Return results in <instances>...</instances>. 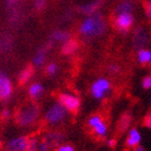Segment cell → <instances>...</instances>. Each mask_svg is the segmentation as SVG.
<instances>
[{
	"label": "cell",
	"mask_w": 151,
	"mask_h": 151,
	"mask_svg": "<svg viewBox=\"0 0 151 151\" xmlns=\"http://www.w3.org/2000/svg\"><path fill=\"white\" fill-rule=\"evenodd\" d=\"M142 125L146 128L151 129V111H149L142 119Z\"/></svg>",
	"instance_id": "d4e9b609"
},
{
	"label": "cell",
	"mask_w": 151,
	"mask_h": 151,
	"mask_svg": "<svg viewBox=\"0 0 151 151\" xmlns=\"http://www.w3.org/2000/svg\"><path fill=\"white\" fill-rule=\"evenodd\" d=\"M12 93V84L4 74H0V100L9 99Z\"/></svg>",
	"instance_id": "30bf717a"
},
{
	"label": "cell",
	"mask_w": 151,
	"mask_h": 151,
	"mask_svg": "<svg viewBox=\"0 0 151 151\" xmlns=\"http://www.w3.org/2000/svg\"><path fill=\"white\" fill-rule=\"evenodd\" d=\"M54 40L56 41H61V42H67L69 40V33L64 31H56L52 35Z\"/></svg>",
	"instance_id": "ffe728a7"
},
{
	"label": "cell",
	"mask_w": 151,
	"mask_h": 151,
	"mask_svg": "<svg viewBox=\"0 0 151 151\" xmlns=\"http://www.w3.org/2000/svg\"><path fill=\"white\" fill-rule=\"evenodd\" d=\"M44 59H45V52H44V50H42V52H40L38 55L35 57L33 62H35V64H37V65H41V64L44 62Z\"/></svg>",
	"instance_id": "603a6c76"
},
{
	"label": "cell",
	"mask_w": 151,
	"mask_h": 151,
	"mask_svg": "<svg viewBox=\"0 0 151 151\" xmlns=\"http://www.w3.org/2000/svg\"><path fill=\"white\" fill-rule=\"evenodd\" d=\"M65 114H67V108L61 103H57V104L52 105L50 108V111L46 113L45 119L50 123H57L63 119L65 117Z\"/></svg>",
	"instance_id": "5b68a950"
},
{
	"label": "cell",
	"mask_w": 151,
	"mask_h": 151,
	"mask_svg": "<svg viewBox=\"0 0 151 151\" xmlns=\"http://www.w3.org/2000/svg\"><path fill=\"white\" fill-rule=\"evenodd\" d=\"M39 115V108L35 105H26L15 113V120L20 125H28L35 120Z\"/></svg>",
	"instance_id": "7a4b0ae2"
},
{
	"label": "cell",
	"mask_w": 151,
	"mask_h": 151,
	"mask_svg": "<svg viewBox=\"0 0 151 151\" xmlns=\"http://www.w3.org/2000/svg\"><path fill=\"white\" fill-rule=\"evenodd\" d=\"M132 10H133V4H132L130 1L124 0V1H122L120 4H118L117 8H115L111 17L118 16V15H120V14H124V13H131Z\"/></svg>",
	"instance_id": "4fadbf2b"
},
{
	"label": "cell",
	"mask_w": 151,
	"mask_h": 151,
	"mask_svg": "<svg viewBox=\"0 0 151 151\" xmlns=\"http://www.w3.org/2000/svg\"><path fill=\"white\" fill-rule=\"evenodd\" d=\"M142 88L144 89H150L151 88V75H147L142 78Z\"/></svg>",
	"instance_id": "cb8c5ba5"
},
{
	"label": "cell",
	"mask_w": 151,
	"mask_h": 151,
	"mask_svg": "<svg viewBox=\"0 0 151 151\" xmlns=\"http://www.w3.org/2000/svg\"><path fill=\"white\" fill-rule=\"evenodd\" d=\"M42 92H43V87H42L40 84H33L29 89V93L32 99L39 98Z\"/></svg>",
	"instance_id": "d6986e66"
},
{
	"label": "cell",
	"mask_w": 151,
	"mask_h": 151,
	"mask_svg": "<svg viewBox=\"0 0 151 151\" xmlns=\"http://www.w3.org/2000/svg\"><path fill=\"white\" fill-rule=\"evenodd\" d=\"M109 71H111V72H113V73L119 72V68L117 67V65H111V67H109Z\"/></svg>",
	"instance_id": "4dcf8cb0"
},
{
	"label": "cell",
	"mask_w": 151,
	"mask_h": 151,
	"mask_svg": "<svg viewBox=\"0 0 151 151\" xmlns=\"http://www.w3.org/2000/svg\"><path fill=\"white\" fill-rule=\"evenodd\" d=\"M132 151H144V148H142V146H137V147H135V148L132 149Z\"/></svg>",
	"instance_id": "d6a6232c"
},
{
	"label": "cell",
	"mask_w": 151,
	"mask_h": 151,
	"mask_svg": "<svg viewBox=\"0 0 151 151\" xmlns=\"http://www.w3.org/2000/svg\"><path fill=\"white\" fill-rule=\"evenodd\" d=\"M132 122V115L130 111H125L124 114H122L121 117L119 118L118 122H117V128H116V136L119 137L120 135L124 133L128 128H130Z\"/></svg>",
	"instance_id": "9c48e42d"
},
{
	"label": "cell",
	"mask_w": 151,
	"mask_h": 151,
	"mask_svg": "<svg viewBox=\"0 0 151 151\" xmlns=\"http://www.w3.org/2000/svg\"><path fill=\"white\" fill-rule=\"evenodd\" d=\"M111 88V85L108 83V81L102 78L96 81L91 87V93L92 96L96 99H102L105 96V92H107Z\"/></svg>",
	"instance_id": "ba28073f"
},
{
	"label": "cell",
	"mask_w": 151,
	"mask_h": 151,
	"mask_svg": "<svg viewBox=\"0 0 151 151\" xmlns=\"http://www.w3.org/2000/svg\"><path fill=\"white\" fill-rule=\"evenodd\" d=\"M127 1H130V0H127Z\"/></svg>",
	"instance_id": "e575fe53"
},
{
	"label": "cell",
	"mask_w": 151,
	"mask_h": 151,
	"mask_svg": "<svg viewBox=\"0 0 151 151\" xmlns=\"http://www.w3.org/2000/svg\"><path fill=\"white\" fill-rule=\"evenodd\" d=\"M1 117H2V118H6V117H9V111H6V109H4V111L1 113Z\"/></svg>",
	"instance_id": "1f68e13d"
},
{
	"label": "cell",
	"mask_w": 151,
	"mask_h": 151,
	"mask_svg": "<svg viewBox=\"0 0 151 151\" xmlns=\"http://www.w3.org/2000/svg\"><path fill=\"white\" fill-rule=\"evenodd\" d=\"M106 30V22L99 13H93L91 16L85 19L79 27V32L87 39L96 38L103 35Z\"/></svg>",
	"instance_id": "6da1fadb"
},
{
	"label": "cell",
	"mask_w": 151,
	"mask_h": 151,
	"mask_svg": "<svg viewBox=\"0 0 151 151\" xmlns=\"http://www.w3.org/2000/svg\"><path fill=\"white\" fill-rule=\"evenodd\" d=\"M103 1H104V0H96V1H93V2H91V3H88L86 6H83L79 10H81L83 13H85V14H93L96 10L99 9L100 6L103 3Z\"/></svg>",
	"instance_id": "2e32d148"
},
{
	"label": "cell",
	"mask_w": 151,
	"mask_h": 151,
	"mask_svg": "<svg viewBox=\"0 0 151 151\" xmlns=\"http://www.w3.org/2000/svg\"><path fill=\"white\" fill-rule=\"evenodd\" d=\"M45 2H46V0H35V8L38 10L43 9L45 6Z\"/></svg>",
	"instance_id": "f1b7e54d"
},
{
	"label": "cell",
	"mask_w": 151,
	"mask_h": 151,
	"mask_svg": "<svg viewBox=\"0 0 151 151\" xmlns=\"http://www.w3.org/2000/svg\"><path fill=\"white\" fill-rule=\"evenodd\" d=\"M78 48V42L76 40H68L65 43L62 45V48H61V52L63 55H71L75 52L76 50Z\"/></svg>",
	"instance_id": "9a60e30c"
},
{
	"label": "cell",
	"mask_w": 151,
	"mask_h": 151,
	"mask_svg": "<svg viewBox=\"0 0 151 151\" xmlns=\"http://www.w3.org/2000/svg\"><path fill=\"white\" fill-rule=\"evenodd\" d=\"M117 145V140L114 138V139H111V140H108V146L111 147V148H115Z\"/></svg>",
	"instance_id": "f546056e"
},
{
	"label": "cell",
	"mask_w": 151,
	"mask_h": 151,
	"mask_svg": "<svg viewBox=\"0 0 151 151\" xmlns=\"http://www.w3.org/2000/svg\"><path fill=\"white\" fill-rule=\"evenodd\" d=\"M28 137L22 136L15 139L10 140L6 144V150L8 151H25L27 147V142H28Z\"/></svg>",
	"instance_id": "8fae6325"
},
{
	"label": "cell",
	"mask_w": 151,
	"mask_h": 151,
	"mask_svg": "<svg viewBox=\"0 0 151 151\" xmlns=\"http://www.w3.org/2000/svg\"><path fill=\"white\" fill-rule=\"evenodd\" d=\"M33 72H35L33 67H32L31 64H28V65L19 73V75H18V84H19L20 86L26 84L27 81L30 79V77L32 76Z\"/></svg>",
	"instance_id": "5bb4252c"
},
{
	"label": "cell",
	"mask_w": 151,
	"mask_h": 151,
	"mask_svg": "<svg viewBox=\"0 0 151 151\" xmlns=\"http://www.w3.org/2000/svg\"><path fill=\"white\" fill-rule=\"evenodd\" d=\"M142 8L147 18L151 20V0H142Z\"/></svg>",
	"instance_id": "44dd1931"
},
{
	"label": "cell",
	"mask_w": 151,
	"mask_h": 151,
	"mask_svg": "<svg viewBox=\"0 0 151 151\" xmlns=\"http://www.w3.org/2000/svg\"><path fill=\"white\" fill-rule=\"evenodd\" d=\"M56 151H74V148L71 145H62L56 149Z\"/></svg>",
	"instance_id": "83f0119b"
},
{
	"label": "cell",
	"mask_w": 151,
	"mask_h": 151,
	"mask_svg": "<svg viewBox=\"0 0 151 151\" xmlns=\"http://www.w3.org/2000/svg\"><path fill=\"white\" fill-rule=\"evenodd\" d=\"M137 58L142 65H147V64L151 63V50H140L137 54Z\"/></svg>",
	"instance_id": "ac0fdd59"
},
{
	"label": "cell",
	"mask_w": 151,
	"mask_h": 151,
	"mask_svg": "<svg viewBox=\"0 0 151 151\" xmlns=\"http://www.w3.org/2000/svg\"><path fill=\"white\" fill-rule=\"evenodd\" d=\"M148 42V35L142 27H137L133 33V47L135 50H142Z\"/></svg>",
	"instance_id": "52a82bcc"
},
{
	"label": "cell",
	"mask_w": 151,
	"mask_h": 151,
	"mask_svg": "<svg viewBox=\"0 0 151 151\" xmlns=\"http://www.w3.org/2000/svg\"><path fill=\"white\" fill-rule=\"evenodd\" d=\"M140 142V134L138 133L136 129H132L128 135V138L125 140V147L130 149H133L138 146Z\"/></svg>",
	"instance_id": "7c38bea8"
},
{
	"label": "cell",
	"mask_w": 151,
	"mask_h": 151,
	"mask_svg": "<svg viewBox=\"0 0 151 151\" xmlns=\"http://www.w3.org/2000/svg\"><path fill=\"white\" fill-rule=\"evenodd\" d=\"M56 70H57V65H56L55 63H50V64H48V67H47L46 72L48 75H52V74L56 72Z\"/></svg>",
	"instance_id": "4316f807"
},
{
	"label": "cell",
	"mask_w": 151,
	"mask_h": 151,
	"mask_svg": "<svg viewBox=\"0 0 151 151\" xmlns=\"http://www.w3.org/2000/svg\"><path fill=\"white\" fill-rule=\"evenodd\" d=\"M50 150V145L45 140L41 142L38 146V151H48Z\"/></svg>",
	"instance_id": "484cf974"
},
{
	"label": "cell",
	"mask_w": 151,
	"mask_h": 151,
	"mask_svg": "<svg viewBox=\"0 0 151 151\" xmlns=\"http://www.w3.org/2000/svg\"><path fill=\"white\" fill-rule=\"evenodd\" d=\"M38 150V144H37V138H30L27 142V147L25 151H37Z\"/></svg>",
	"instance_id": "7402d4cb"
},
{
	"label": "cell",
	"mask_w": 151,
	"mask_h": 151,
	"mask_svg": "<svg viewBox=\"0 0 151 151\" xmlns=\"http://www.w3.org/2000/svg\"><path fill=\"white\" fill-rule=\"evenodd\" d=\"M15 1H16V0H9V1H8V3H9V6H10V4H12V3H14Z\"/></svg>",
	"instance_id": "836d02e7"
},
{
	"label": "cell",
	"mask_w": 151,
	"mask_h": 151,
	"mask_svg": "<svg viewBox=\"0 0 151 151\" xmlns=\"http://www.w3.org/2000/svg\"><path fill=\"white\" fill-rule=\"evenodd\" d=\"M88 124L92 129V131L94 132L96 135H98V137L100 138H104L105 135H106V132H107V127L105 124L104 119H103V117L99 114H96V115H93L89 118L88 120Z\"/></svg>",
	"instance_id": "277c9868"
},
{
	"label": "cell",
	"mask_w": 151,
	"mask_h": 151,
	"mask_svg": "<svg viewBox=\"0 0 151 151\" xmlns=\"http://www.w3.org/2000/svg\"><path fill=\"white\" fill-rule=\"evenodd\" d=\"M134 24V17L131 13H124L118 16L111 17V25L117 31L127 33L131 30Z\"/></svg>",
	"instance_id": "3957f363"
},
{
	"label": "cell",
	"mask_w": 151,
	"mask_h": 151,
	"mask_svg": "<svg viewBox=\"0 0 151 151\" xmlns=\"http://www.w3.org/2000/svg\"><path fill=\"white\" fill-rule=\"evenodd\" d=\"M44 140L50 146H57L63 140V135L60 133H57V132H54V133H50L48 135H46Z\"/></svg>",
	"instance_id": "e0dca14e"
},
{
	"label": "cell",
	"mask_w": 151,
	"mask_h": 151,
	"mask_svg": "<svg viewBox=\"0 0 151 151\" xmlns=\"http://www.w3.org/2000/svg\"><path fill=\"white\" fill-rule=\"evenodd\" d=\"M59 103H61L68 111H71L72 114H77L79 106H81V101H79L78 98L68 94V93H61L59 96Z\"/></svg>",
	"instance_id": "8992f818"
}]
</instances>
